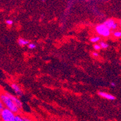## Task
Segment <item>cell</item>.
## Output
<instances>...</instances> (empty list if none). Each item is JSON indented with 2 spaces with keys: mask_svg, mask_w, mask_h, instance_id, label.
I'll return each instance as SVG.
<instances>
[{
  "mask_svg": "<svg viewBox=\"0 0 121 121\" xmlns=\"http://www.w3.org/2000/svg\"><path fill=\"white\" fill-rule=\"evenodd\" d=\"M0 99L1 101L4 108H6L15 114H17L20 110L16 105L13 101L5 93H0Z\"/></svg>",
  "mask_w": 121,
  "mask_h": 121,
  "instance_id": "6da1fadb",
  "label": "cell"
},
{
  "mask_svg": "<svg viewBox=\"0 0 121 121\" xmlns=\"http://www.w3.org/2000/svg\"><path fill=\"white\" fill-rule=\"evenodd\" d=\"M16 114L10 110L4 108L0 113V117L3 121H15Z\"/></svg>",
  "mask_w": 121,
  "mask_h": 121,
  "instance_id": "7a4b0ae2",
  "label": "cell"
},
{
  "mask_svg": "<svg viewBox=\"0 0 121 121\" xmlns=\"http://www.w3.org/2000/svg\"><path fill=\"white\" fill-rule=\"evenodd\" d=\"M95 31L96 33L100 36L104 37H109L111 35V30L105 27L103 24H100L95 27Z\"/></svg>",
  "mask_w": 121,
  "mask_h": 121,
  "instance_id": "3957f363",
  "label": "cell"
},
{
  "mask_svg": "<svg viewBox=\"0 0 121 121\" xmlns=\"http://www.w3.org/2000/svg\"><path fill=\"white\" fill-rule=\"evenodd\" d=\"M4 93L7 95L10 98H11V99H12V101H13L14 103H15V104H16V106L18 107L19 109L21 110L22 108V103L21 101L17 96H14V95H12L11 93H9V92H5Z\"/></svg>",
  "mask_w": 121,
  "mask_h": 121,
  "instance_id": "277c9868",
  "label": "cell"
},
{
  "mask_svg": "<svg viewBox=\"0 0 121 121\" xmlns=\"http://www.w3.org/2000/svg\"><path fill=\"white\" fill-rule=\"evenodd\" d=\"M11 87H12V88L14 91V92H15V93L17 95V96L21 97V96H22L23 95H24L22 91L21 90V89L20 88V87L17 84H15V83H12V84H11Z\"/></svg>",
  "mask_w": 121,
  "mask_h": 121,
  "instance_id": "5b68a950",
  "label": "cell"
},
{
  "mask_svg": "<svg viewBox=\"0 0 121 121\" xmlns=\"http://www.w3.org/2000/svg\"><path fill=\"white\" fill-rule=\"evenodd\" d=\"M98 94L99 96L104 98L107 99H108V100H115L116 99V97H115L114 95H112V94H110V93H105V92L99 91V92H98Z\"/></svg>",
  "mask_w": 121,
  "mask_h": 121,
  "instance_id": "8992f818",
  "label": "cell"
},
{
  "mask_svg": "<svg viewBox=\"0 0 121 121\" xmlns=\"http://www.w3.org/2000/svg\"><path fill=\"white\" fill-rule=\"evenodd\" d=\"M115 22H116V21H115L114 19L110 18V19H107L106 21H105L103 22V24L105 25V27H107L108 29H110L111 30L112 27H113V25H114Z\"/></svg>",
  "mask_w": 121,
  "mask_h": 121,
  "instance_id": "52a82bcc",
  "label": "cell"
},
{
  "mask_svg": "<svg viewBox=\"0 0 121 121\" xmlns=\"http://www.w3.org/2000/svg\"><path fill=\"white\" fill-rule=\"evenodd\" d=\"M17 43H18L19 45L21 46V47H24L25 45H28V44L30 43V41L27 40H25V39H23V38H19L18 40H17Z\"/></svg>",
  "mask_w": 121,
  "mask_h": 121,
  "instance_id": "ba28073f",
  "label": "cell"
},
{
  "mask_svg": "<svg viewBox=\"0 0 121 121\" xmlns=\"http://www.w3.org/2000/svg\"><path fill=\"white\" fill-rule=\"evenodd\" d=\"M99 45L100 46L101 48H103V49H106V48H107L108 47H109L108 44L107 43L104 41H100Z\"/></svg>",
  "mask_w": 121,
  "mask_h": 121,
  "instance_id": "9c48e42d",
  "label": "cell"
},
{
  "mask_svg": "<svg viewBox=\"0 0 121 121\" xmlns=\"http://www.w3.org/2000/svg\"><path fill=\"white\" fill-rule=\"evenodd\" d=\"M100 40H101V37H100V36H94V37H92L90 39V41L92 43H96L98 42H99Z\"/></svg>",
  "mask_w": 121,
  "mask_h": 121,
  "instance_id": "30bf717a",
  "label": "cell"
},
{
  "mask_svg": "<svg viewBox=\"0 0 121 121\" xmlns=\"http://www.w3.org/2000/svg\"><path fill=\"white\" fill-rule=\"evenodd\" d=\"M113 36L117 38H120L121 36V32L120 31H115L113 32Z\"/></svg>",
  "mask_w": 121,
  "mask_h": 121,
  "instance_id": "8fae6325",
  "label": "cell"
},
{
  "mask_svg": "<svg viewBox=\"0 0 121 121\" xmlns=\"http://www.w3.org/2000/svg\"><path fill=\"white\" fill-rule=\"evenodd\" d=\"M28 48L30 49H34L36 48V45L34 43L30 42L28 44Z\"/></svg>",
  "mask_w": 121,
  "mask_h": 121,
  "instance_id": "7c38bea8",
  "label": "cell"
},
{
  "mask_svg": "<svg viewBox=\"0 0 121 121\" xmlns=\"http://www.w3.org/2000/svg\"><path fill=\"white\" fill-rule=\"evenodd\" d=\"M15 121H24L23 120L22 117V116L19 115V114H16L15 116Z\"/></svg>",
  "mask_w": 121,
  "mask_h": 121,
  "instance_id": "4fadbf2b",
  "label": "cell"
},
{
  "mask_svg": "<svg viewBox=\"0 0 121 121\" xmlns=\"http://www.w3.org/2000/svg\"><path fill=\"white\" fill-rule=\"evenodd\" d=\"M22 117L23 120H24V121H33L32 119L30 117H28V116H22Z\"/></svg>",
  "mask_w": 121,
  "mask_h": 121,
  "instance_id": "5bb4252c",
  "label": "cell"
},
{
  "mask_svg": "<svg viewBox=\"0 0 121 121\" xmlns=\"http://www.w3.org/2000/svg\"><path fill=\"white\" fill-rule=\"evenodd\" d=\"M93 48L96 51H99L101 49V47L99 45V44H95L93 45Z\"/></svg>",
  "mask_w": 121,
  "mask_h": 121,
  "instance_id": "9a60e30c",
  "label": "cell"
},
{
  "mask_svg": "<svg viewBox=\"0 0 121 121\" xmlns=\"http://www.w3.org/2000/svg\"><path fill=\"white\" fill-rule=\"evenodd\" d=\"M5 24L8 25H12L13 24V21L12 20H10V19H8V20L5 21Z\"/></svg>",
  "mask_w": 121,
  "mask_h": 121,
  "instance_id": "2e32d148",
  "label": "cell"
},
{
  "mask_svg": "<svg viewBox=\"0 0 121 121\" xmlns=\"http://www.w3.org/2000/svg\"><path fill=\"white\" fill-rule=\"evenodd\" d=\"M117 28H118V24H117V23L115 22L114 25H113V27H112V29L111 30H114L117 29Z\"/></svg>",
  "mask_w": 121,
  "mask_h": 121,
  "instance_id": "e0dca14e",
  "label": "cell"
},
{
  "mask_svg": "<svg viewBox=\"0 0 121 121\" xmlns=\"http://www.w3.org/2000/svg\"><path fill=\"white\" fill-rule=\"evenodd\" d=\"M4 108V105H3V103H2L1 101V99H0V113H1V112L2 110H3Z\"/></svg>",
  "mask_w": 121,
  "mask_h": 121,
  "instance_id": "ac0fdd59",
  "label": "cell"
},
{
  "mask_svg": "<svg viewBox=\"0 0 121 121\" xmlns=\"http://www.w3.org/2000/svg\"><path fill=\"white\" fill-rule=\"evenodd\" d=\"M92 55H93V57H97L99 56V54L97 52H92Z\"/></svg>",
  "mask_w": 121,
  "mask_h": 121,
  "instance_id": "d6986e66",
  "label": "cell"
},
{
  "mask_svg": "<svg viewBox=\"0 0 121 121\" xmlns=\"http://www.w3.org/2000/svg\"><path fill=\"white\" fill-rule=\"evenodd\" d=\"M110 84H111V86H112V87H116V83H115V82H112L110 83Z\"/></svg>",
  "mask_w": 121,
  "mask_h": 121,
  "instance_id": "ffe728a7",
  "label": "cell"
}]
</instances>
